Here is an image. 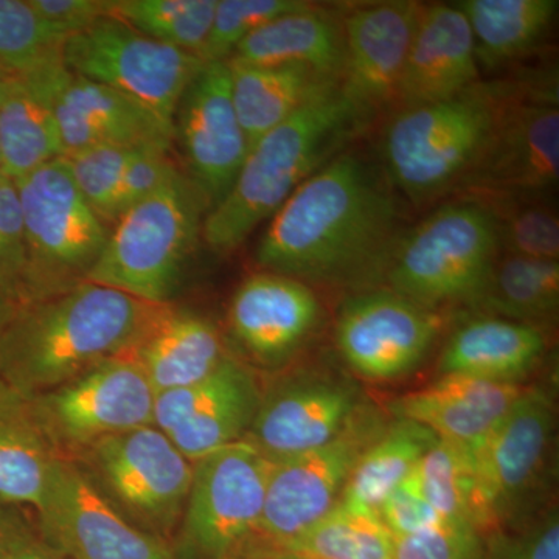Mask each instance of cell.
<instances>
[{
	"instance_id": "c3c4849f",
	"label": "cell",
	"mask_w": 559,
	"mask_h": 559,
	"mask_svg": "<svg viewBox=\"0 0 559 559\" xmlns=\"http://www.w3.org/2000/svg\"><path fill=\"white\" fill-rule=\"evenodd\" d=\"M17 308H20V305L11 299L5 290L0 288V331L5 329L7 323L13 319V316L16 314Z\"/></svg>"
},
{
	"instance_id": "7dc6e473",
	"label": "cell",
	"mask_w": 559,
	"mask_h": 559,
	"mask_svg": "<svg viewBox=\"0 0 559 559\" xmlns=\"http://www.w3.org/2000/svg\"><path fill=\"white\" fill-rule=\"evenodd\" d=\"M498 559H559L557 514H550L524 538L507 544L506 549L499 550Z\"/></svg>"
},
{
	"instance_id": "44dd1931",
	"label": "cell",
	"mask_w": 559,
	"mask_h": 559,
	"mask_svg": "<svg viewBox=\"0 0 559 559\" xmlns=\"http://www.w3.org/2000/svg\"><path fill=\"white\" fill-rule=\"evenodd\" d=\"M323 308L312 286L277 272L242 280L229 307L235 340L264 364H278L318 331Z\"/></svg>"
},
{
	"instance_id": "ffe728a7",
	"label": "cell",
	"mask_w": 559,
	"mask_h": 559,
	"mask_svg": "<svg viewBox=\"0 0 559 559\" xmlns=\"http://www.w3.org/2000/svg\"><path fill=\"white\" fill-rule=\"evenodd\" d=\"M51 108L62 157L98 146L170 151L173 130L127 95L75 75L62 60L51 72Z\"/></svg>"
},
{
	"instance_id": "836d02e7",
	"label": "cell",
	"mask_w": 559,
	"mask_h": 559,
	"mask_svg": "<svg viewBox=\"0 0 559 559\" xmlns=\"http://www.w3.org/2000/svg\"><path fill=\"white\" fill-rule=\"evenodd\" d=\"M419 488L444 521L468 525L484 535L496 527L480 495L469 450L439 440L415 469Z\"/></svg>"
},
{
	"instance_id": "5b68a950",
	"label": "cell",
	"mask_w": 559,
	"mask_h": 559,
	"mask_svg": "<svg viewBox=\"0 0 559 559\" xmlns=\"http://www.w3.org/2000/svg\"><path fill=\"white\" fill-rule=\"evenodd\" d=\"M499 253L498 224L487 202L476 194H459L406 230L382 282L428 310L471 308Z\"/></svg>"
},
{
	"instance_id": "b9f144b4",
	"label": "cell",
	"mask_w": 559,
	"mask_h": 559,
	"mask_svg": "<svg viewBox=\"0 0 559 559\" xmlns=\"http://www.w3.org/2000/svg\"><path fill=\"white\" fill-rule=\"evenodd\" d=\"M395 559H485L481 533L443 521L415 535L393 538Z\"/></svg>"
},
{
	"instance_id": "7c38bea8",
	"label": "cell",
	"mask_w": 559,
	"mask_h": 559,
	"mask_svg": "<svg viewBox=\"0 0 559 559\" xmlns=\"http://www.w3.org/2000/svg\"><path fill=\"white\" fill-rule=\"evenodd\" d=\"M384 419L360 406L340 436L272 466L257 535L282 549L340 503L364 452L384 432Z\"/></svg>"
},
{
	"instance_id": "4fadbf2b",
	"label": "cell",
	"mask_w": 559,
	"mask_h": 559,
	"mask_svg": "<svg viewBox=\"0 0 559 559\" xmlns=\"http://www.w3.org/2000/svg\"><path fill=\"white\" fill-rule=\"evenodd\" d=\"M156 396L139 364L119 356L32 400L61 457L72 459L106 437L154 426Z\"/></svg>"
},
{
	"instance_id": "8992f818",
	"label": "cell",
	"mask_w": 559,
	"mask_h": 559,
	"mask_svg": "<svg viewBox=\"0 0 559 559\" xmlns=\"http://www.w3.org/2000/svg\"><path fill=\"white\" fill-rule=\"evenodd\" d=\"M207 212L200 191L179 171L116 221L86 282L170 305Z\"/></svg>"
},
{
	"instance_id": "ab89813d",
	"label": "cell",
	"mask_w": 559,
	"mask_h": 559,
	"mask_svg": "<svg viewBox=\"0 0 559 559\" xmlns=\"http://www.w3.org/2000/svg\"><path fill=\"white\" fill-rule=\"evenodd\" d=\"M142 150L146 148L98 146L64 157L80 193L108 227L116 223L117 194L123 173Z\"/></svg>"
},
{
	"instance_id": "ee69618b",
	"label": "cell",
	"mask_w": 559,
	"mask_h": 559,
	"mask_svg": "<svg viewBox=\"0 0 559 559\" xmlns=\"http://www.w3.org/2000/svg\"><path fill=\"white\" fill-rule=\"evenodd\" d=\"M179 171L178 164L170 157V151L153 148L139 151L128 164L121 178L116 202V221L127 210L134 207L140 201L159 190Z\"/></svg>"
},
{
	"instance_id": "1f68e13d",
	"label": "cell",
	"mask_w": 559,
	"mask_h": 559,
	"mask_svg": "<svg viewBox=\"0 0 559 559\" xmlns=\"http://www.w3.org/2000/svg\"><path fill=\"white\" fill-rule=\"evenodd\" d=\"M558 261L527 259L500 252L474 310L491 318L538 326L557 316Z\"/></svg>"
},
{
	"instance_id": "484cf974",
	"label": "cell",
	"mask_w": 559,
	"mask_h": 559,
	"mask_svg": "<svg viewBox=\"0 0 559 559\" xmlns=\"http://www.w3.org/2000/svg\"><path fill=\"white\" fill-rule=\"evenodd\" d=\"M61 60L17 73L0 105V164L11 180L62 157L50 95L51 72Z\"/></svg>"
},
{
	"instance_id": "4dcf8cb0",
	"label": "cell",
	"mask_w": 559,
	"mask_h": 559,
	"mask_svg": "<svg viewBox=\"0 0 559 559\" xmlns=\"http://www.w3.org/2000/svg\"><path fill=\"white\" fill-rule=\"evenodd\" d=\"M227 62L230 68L231 98L249 150L257 140L289 119L312 97L333 84H340L305 66Z\"/></svg>"
},
{
	"instance_id": "9a60e30c",
	"label": "cell",
	"mask_w": 559,
	"mask_h": 559,
	"mask_svg": "<svg viewBox=\"0 0 559 559\" xmlns=\"http://www.w3.org/2000/svg\"><path fill=\"white\" fill-rule=\"evenodd\" d=\"M173 145L179 150L180 171L210 212L229 193L249 153L231 98L229 62H205L183 92L173 120Z\"/></svg>"
},
{
	"instance_id": "2e32d148",
	"label": "cell",
	"mask_w": 559,
	"mask_h": 559,
	"mask_svg": "<svg viewBox=\"0 0 559 559\" xmlns=\"http://www.w3.org/2000/svg\"><path fill=\"white\" fill-rule=\"evenodd\" d=\"M441 314L389 288L359 290L342 305L336 344L342 358L367 380L409 373L439 337Z\"/></svg>"
},
{
	"instance_id": "d6a6232c",
	"label": "cell",
	"mask_w": 559,
	"mask_h": 559,
	"mask_svg": "<svg viewBox=\"0 0 559 559\" xmlns=\"http://www.w3.org/2000/svg\"><path fill=\"white\" fill-rule=\"evenodd\" d=\"M437 441L436 433L425 426L395 419L359 459L341 502L378 513L382 500L417 469Z\"/></svg>"
},
{
	"instance_id": "cb8c5ba5",
	"label": "cell",
	"mask_w": 559,
	"mask_h": 559,
	"mask_svg": "<svg viewBox=\"0 0 559 559\" xmlns=\"http://www.w3.org/2000/svg\"><path fill=\"white\" fill-rule=\"evenodd\" d=\"M524 390L510 382L441 374L432 384L390 403V412L396 419L425 426L439 440L473 447L498 425Z\"/></svg>"
},
{
	"instance_id": "f1b7e54d",
	"label": "cell",
	"mask_w": 559,
	"mask_h": 559,
	"mask_svg": "<svg viewBox=\"0 0 559 559\" xmlns=\"http://www.w3.org/2000/svg\"><path fill=\"white\" fill-rule=\"evenodd\" d=\"M60 457L33 400L0 378V500L38 510Z\"/></svg>"
},
{
	"instance_id": "8fae6325",
	"label": "cell",
	"mask_w": 559,
	"mask_h": 559,
	"mask_svg": "<svg viewBox=\"0 0 559 559\" xmlns=\"http://www.w3.org/2000/svg\"><path fill=\"white\" fill-rule=\"evenodd\" d=\"M506 105L487 159L465 193L536 194L558 186L557 70L503 80Z\"/></svg>"
},
{
	"instance_id": "d590c367",
	"label": "cell",
	"mask_w": 559,
	"mask_h": 559,
	"mask_svg": "<svg viewBox=\"0 0 559 559\" xmlns=\"http://www.w3.org/2000/svg\"><path fill=\"white\" fill-rule=\"evenodd\" d=\"M216 5L218 0H116L112 16L151 39L200 57Z\"/></svg>"
},
{
	"instance_id": "7402d4cb",
	"label": "cell",
	"mask_w": 559,
	"mask_h": 559,
	"mask_svg": "<svg viewBox=\"0 0 559 559\" xmlns=\"http://www.w3.org/2000/svg\"><path fill=\"white\" fill-rule=\"evenodd\" d=\"M359 407L358 390L348 382L331 378L290 382L261 399L245 440L278 462L329 443Z\"/></svg>"
},
{
	"instance_id": "277c9868",
	"label": "cell",
	"mask_w": 559,
	"mask_h": 559,
	"mask_svg": "<svg viewBox=\"0 0 559 559\" xmlns=\"http://www.w3.org/2000/svg\"><path fill=\"white\" fill-rule=\"evenodd\" d=\"M503 105V80H480L448 100L390 114L380 165L401 200L426 210L465 193L487 159Z\"/></svg>"
},
{
	"instance_id": "ba28073f",
	"label": "cell",
	"mask_w": 559,
	"mask_h": 559,
	"mask_svg": "<svg viewBox=\"0 0 559 559\" xmlns=\"http://www.w3.org/2000/svg\"><path fill=\"white\" fill-rule=\"evenodd\" d=\"M70 460L135 527L162 540L179 527L193 462L156 426L106 437Z\"/></svg>"
},
{
	"instance_id": "f907efd6",
	"label": "cell",
	"mask_w": 559,
	"mask_h": 559,
	"mask_svg": "<svg viewBox=\"0 0 559 559\" xmlns=\"http://www.w3.org/2000/svg\"><path fill=\"white\" fill-rule=\"evenodd\" d=\"M275 559H316V558L297 557V555H280V557H277Z\"/></svg>"
},
{
	"instance_id": "e575fe53",
	"label": "cell",
	"mask_w": 559,
	"mask_h": 559,
	"mask_svg": "<svg viewBox=\"0 0 559 559\" xmlns=\"http://www.w3.org/2000/svg\"><path fill=\"white\" fill-rule=\"evenodd\" d=\"M280 551L316 559H395L392 533L377 511L355 509L341 500Z\"/></svg>"
},
{
	"instance_id": "8d00e7d4",
	"label": "cell",
	"mask_w": 559,
	"mask_h": 559,
	"mask_svg": "<svg viewBox=\"0 0 559 559\" xmlns=\"http://www.w3.org/2000/svg\"><path fill=\"white\" fill-rule=\"evenodd\" d=\"M476 194L491 209L498 224L500 252L558 261V213L546 198L536 194Z\"/></svg>"
},
{
	"instance_id": "816d5d0a",
	"label": "cell",
	"mask_w": 559,
	"mask_h": 559,
	"mask_svg": "<svg viewBox=\"0 0 559 559\" xmlns=\"http://www.w3.org/2000/svg\"><path fill=\"white\" fill-rule=\"evenodd\" d=\"M0 173H2V164H0Z\"/></svg>"
},
{
	"instance_id": "7a4b0ae2",
	"label": "cell",
	"mask_w": 559,
	"mask_h": 559,
	"mask_svg": "<svg viewBox=\"0 0 559 559\" xmlns=\"http://www.w3.org/2000/svg\"><path fill=\"white\" fill-rule=\"evenodd\" d=\"M170 308L92 282L22 305L0 331V378L36 399L130 355Z\"/></svg>"
},
{
	"instance_id": "6da1fadb",
	"label": "cell",
	"mask_w": 559,
	"mask_h": 559,
	"mask_svg": "<svg viewBox=\"0 0 559 559\" xmlns=\"http://www.w3.org/2000/svg\"><path fill=\"white\" fill-rule=\"evenodd\" d=\"M404 210L381 165L344 150L271 216L257 263L310 286L377 288L411 227Z\"/></svg>"
},
{
	"instance_id": "681fc988",
	"label": "cell",
	"mask_w": 559,
	"mask_h": 559,
	"mask_svg": "<svg viewBox=\"0 0 559 559\" xmlns=\"http://www.w3.org/2000/svg\"><path fill=\"white\" fill-rule=\"evenodd\" d=\"M17 73L10 72V70L0 68V105L5 100L7 94H9L11 84L16 80Z\"/></svg>"
},
{
	"instance_id": "5bb4252c",
	"label": "cell",
	"mask_w": 559,
	"mask_h": 559,
	"mask_svg": "<svg viewBox=\"0 0 559 559\" xmlns=\"http://www.w3.org/2000/svg\"><path fill=\"white\" fill-rule=\"evenodd\" d=\"M40 533L68 559H178L165 540L128 521L73 460L50 469L36 510Z\"/></svg>"
},
{
	"instance_id": "52a82bcc",
	"label": "cell",
	"mask_w": 559,
	"mask_h": 559,
	"mask_svg": "<svg viewBox=\"0 0 559 559\" xmlns=\"http://www.w3.org/2000/svg\"><path fill=\"white\" fill-rule=\"evenodd\" d=\"M27 242V304L86 282L110 227L73 182L64 157L13 180Z\"/></svg>"
},
{
	"instance_id": "ac0fdd59",
	"label": "cell",
	"mask_w": 559,
	"mask_h": 559,
	"mask_svg": "<svg viewBox=\"0 0 559 559\" xmlns=\"http://www.w3.org/2000/svg\"><path fill=\"white\" fill-rule=\"evenodd\" d=\"M554 403L543 390L520 400L469 450L480 495L495 525L516 516L538 487L554 437Z\"/></svg>"
},
{
	"instance_id": "83f0119b",
	"label": "cell",
	"mask_w": 559,
	"mask_h": 559,
	"mask_svg": "<svg viewBox=\"0 0 559 559\" xmlns=\"http://www.w3.org/2000/svg\"><path fill=\"white\" fill-rule=\"evenodd\" d=\"M229 60L257 66H305L340 83L344 68L341 16L314 3L283 14L242 40Z\"/></svg>"
},
{
	"instance_id": "f6af8a7d",
	"label": "cell",
	"mask_w": 559,
	"mask_h": 559,
	"mask_svg": "<svg viewBox=\"0 0 559 559\" xmlns=\"http://www.w3.org/2000/svg\"><path fill=\"white\" fill-rule=\"evenodd\" d=\"M116 0H28V5L51 31L66 39L110 16Z\"/></svg>"
},
{
	"instance_id": "9c48e42d",
	"label": "cell",
	"mask_w": 559,
	"mask_h": 559,
	"mask_svg": "<svg viewBox=\"0 0 559 559\" xmlns=\"http://www.w3.org/2000/svg\"><path fill=\"white\" fill-rule=\"evenodd\" d=\"M272 466L245 439L194 460L176 558L230 559L255 538Z\"/></svg>"
},
{
	"instance_id": "f35d334b",
	"label": "cell",
	"mask_w": 559,
	"mask_h": 559,
	"mask_svg": "<svg viewBox=\"0 0 559 559\" xmlns=\"http://www.w3.org/2000/svg\"><path fill=\"white\" fill-rule=\"evenodd\" d=\"M310 5L304 0H218L201 60L227 61L242 40L264 24Z\"/></svg>"
},
{
	"instance_id": "bcb514c9",
	"label": "cell",
	"mask_w": 559,
	"mask_h": 559,
	"mask_svg": "<svg viewBox=\"0 0 559 559\" xmlns=\"http://www.w3.org/2000/svg\"><path fill=\"white\" fill-rule=\"evenodd\" d=\"M11 503L0 500V559H68L36 535Z\"/></svg>"
},
{
	"instance_id": "7bdbcfd3",
	"label": "cell",
	"mask_w": 559,
	"mask_h": 559,
	"mask_svg": "<svg viewBox=\"0 0 559 559\" xmlns=\"http://www.w3.org/2000/svg\"><path fill=\"white\" fill-rule=\"evenodd\" d=\"M378 516L393 538L415 535L444 521L423 495L415 471L382 500Z\"/></svg>"
},
{
	"instance_id": "d4e9b609",
	"label": "cell",
	"mask_w": 559,
	"mask_h": 559,
	"mask_svg": "<svg viewBox=\"0 0 559 559\" xmlns=\"http://www.w3.org/2000/svg\"><path fill=\"white\" fill-rule=\"evenodd\" d=\"M546 336L538 326L513 320L477 318L460 326L444 345L440 374L520 384L539 362Z\"/></svg>"
},
{
	"instance_id": "d6986e66",
	"label": "cell",
	"mask_w": 559,
	"mask_h": 559,
	"mask_svg": "<svg viewBox=\"0 0 559 559\" xmlns=\"http://www.w3.org/2000/svg\"><path fill=\"white\" fill-rule=\"evenodd\" d=\"M260 404L255 378L229 356L205 380L159 393L154 426L194 462L245 439Z\"/></svg>"
},
{
	"instance_id": "f546056e",
	"label": "cell",
	"mask_w": 559,
	"mask_h": 559,
	"mask_svg": "<svg viewBox=\"0 0 559 559\" xmlns=\"http://www.w3.org/2000/svg\"><path fill=\"white\" fill-rule=\"evenodd\" d=\"M481 72L495 73L527 60L546 43L558 0H463Z\"/></svg>"
},
{
	"instance_id": "4316f807",
	"label": "cell",
	"mask_w": 559,
	"mask_h": 559,
	"mask_svg": "<svg viewBox=\"0 0 559 559\" xmlns=\"http://www.w3.org/2000/svg\"><path fill=\"white\" fill-rule=\"evenodd\" d=\"M128 358L139 364L159 395L205 380L229 355L210 320L171 307Z\"/></svg>"
},
{
	"instance_id": "603a6c76",
	"label": "cell",
	"mask_w": 559,
	"mask_h": 559,
	"mask_svg": "<svg viewBox=\"0 0 559 559\" xmlns=\"http://www.w3.org/2000/svg\"><path fill=\"white\" fill-rule=\"evenodd\" d=\"M479 81L473 33L465 14L455 3H423L395 110L448 100Z\"/></svg>"
},
{
	"instance_id": "e0dca14e",
	"label": "cell",
	"mask_w": 559,
	"mask_h": 559,
	"mask_svg": "<svg viewBox=\"0 0 559 559\" xmlns=\"http://www.w3.org/2000/svg\"><path fill=\"white\" fill-rule=\"evenodd\" d=\"M421 5L388 0L355 5L340 14L344 32L340 90L367 128L381 117L388 119L396 108Z\"/></svg>"
},
{
	"instance_id": "74e56055",
	"label": "cell",
	"mask_w": 559,
	"mask_h": 559,
	"mask_svg": "<svg viewBox=\"0 0 559 559\" xmlns=\"http://www.w3.org/2000/svg\"><path fill=\"white\" fill-rule=\"evenodd\" d=\"M64 40L39 20L28 0H0V68L24 73L57 60Z\"/></svg>"
},
{
	"instance_id": "30bf717a",
	"label": "cell",
	"mask_w": 559,
	"mask_h": 559,
	"mask_svg": "<svg viewBox=\"0 0 559 559\" xmlns=\"http://www.w3.org/2000/svg\"><path fill=\"white\" fill-rule=\"evenodd\" d=\"M61 57L70 72L127 95L171 130L183 92L205 66L112 14L66 39Z\"/></svg>"
},
{
	"instance_id": "3957f363",
	"label": "cell",
	"mask_w": 559,
	"mask_h": 559,
	"mask_svg": "<svg viewBox=\"0 0 559 559\" xmlns=\"http://www.w3.org/2000/svg\"><path fill=\"white\" fill-rule=\"evenodd\" d=\"M367 130L340 84L320 92L250 146L229 193L205 215V245L216 253L240 248L297 187Z\"/></svg>"
},
{
	"instance_id": "60d3db41",
	"label": "cell",
	"mask_w": 559,
	"mask_h": 559,
	"mask_svg": "<svg viewBox=\"0 0 559 559\" xmlns=\"http://www.w3.org/2000/svg\"><path fill=\"white\" fill-rule=\"evenodd\" d=\"M27 242L13 180L0 173V288L20 307L27 304Z\"/></svg>"
}]
</instances>
